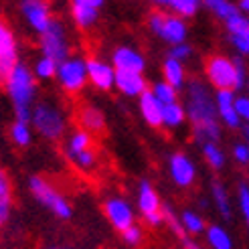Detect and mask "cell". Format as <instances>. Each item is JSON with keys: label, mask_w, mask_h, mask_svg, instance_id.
<instances>
[{"label": "cell", "mask_w": 249, "mask_h": 249, "mask_svg": "<svg viewBox=\"0 0 249 249\" xmlns=\"http://www.w3.org/2000/svg\"><path fill=\"white\" fill-rule=\"evenodd\" d=\"M186 111L193 122V132L195 138L205 144H215L221 136V128L217 122V106L215 99L211 97L207 87L193 79L189 83V91H186Z\"/></svg>", "instance_id": "1"}, {"label": "cell", "mask_w": 249, "mask_h": 249, "mask_svg": "<svg viewBox=\"0 0 249 249\" xmlns=\"http://www.w3.org/2000/svg\"><path fill=\"white\" fill-rule=\"evenodd\" d=\"M8 87V93L15 102V109H17V122L20 124H27L31 120V104H33V97H35V77L33 73L24 67L18 65L12 69L10 77L6 81Z\"/></svg>", "instance_id": "2"}, {"label": "cell", "mask_w": 249, "mask_h": 249, "mask_svg": "<svg viewBox=\"0 0 249 249\" xmlns=\"http://www.w3.org/2000/svg\"><path fill=\"white\" fill-rule=\"evenodd\" d=\"M207 75L219 91L241 89L245 85V67L241 59H227L215 55L207 61Z\"/></svg>", "instance_id": "3"}, {"label": "cell", "mask_w": 249, "mask_h": 249, "mask_svg": "<svg viewBox=\"0 0 249 249\" xmlns=\"http://www.w3.org/2000/svg\"><path fill=\"white\" fill-rule=\"evenodd\" d=\"M41 49L47 59L55 61V63H63L69 53V45L65 39V29L61 27L59 20H51L47 31L41 35Z\"/></svg>", "instance_id": "4"}, {"label": "cell", "mask_w": 249, "mask_h": 249, "mask_svg": "<svg viewBox=\"0 0 249 249\" xmlns=\"http://www.w3.org/2000/svg\"><path fill=\"white\" fill-rule=\"evenodd\" d=\"M148 24L150 29L162 36L164 41L172 43V45H180L184 43V36H186V24L182 22V18L174 17V15H164V12H152L150 18H148Z\"/></svg>", "instance_id": "5"}, {"label": "cell", "mask_w": 249, "mask_h": 249, "mask_svg": "<svg viewBox=\"0 0 249 249\" xmlns=\"http://www.w3.org/2000/svg\"><path fill=\"white\" fill-rule=\"evenodd\" d=\"M31 120L35 124V128L39 134H43L45 138H59L63 134L65 128V122L61 111L55 106H49V104H39L35 107V111L31 114Z\"/></svg>", "instance_id": "6"}, {"label": "cell", "mask_w": 249, "mask_h": 249, "mask_svg": "<svg viewBox=\"0 0 249 249\" xmlns=\"http://www.w3.org/2000/svg\"><path fill=\"white\" fill-rule=\"evenodd\" d=\"M31 191H33V195L39 198V201H41L45 207L51 209L57 217H61V219H69V217H71V207H69V203L53 189L51 184H47L43 178L33 177V178H31Z\"/></svg>", "instance_id": "7"}, {"label": "cell", "mask_w": 249, "mask_h": 249, "mask_svg": "<svg viewBox=\"0 0 249 249\" xmlns=\"http://www.w3.org/2000/svg\"><path fill=\"white\" fill-rule=\"evenodd\" d=\"M57 75L61 85L67 91H79L87 81V67L85 61L81 59H65L63 63H59L57 67Z\"/></svg>", "instance_id": "8"}, {"label": "cell", "mask_w": 249, "mask_h": 249, "mask_svg": "<svg viewBox=\"0 0 249 249\" xmlns=\"http://www.w3.org/2000/svg\"><path fill=\"white\" fill-rule=\"evenodd\" d=\"M106 215L111 221V225L120 231H126L134 225V211L122 198H109L106 203Z\"/></svg>", "instance_id": "9"}, {"label": "cell", "mask_w": 249, "mask_h": 249, "mask_svg": "<svg viewBox=\"0 0 249 249\" xmlns=\"http://www.w3.org/2000/svg\"><path fill=\"white\" fill-rule=\"evenodd\" d=\"M227 31L231 35V43L239 53L249 55V18L237 12L227 20Z\"/></svg>", "instance_id": "10"}, {"label": "cell", "mask_w": 249, "mask_h": 249, "mask_svg": "<svg viewBox=\"0 0 249 249\" xmlns=\"http://www.w3.org/2000/svg\"><path fill=\"white\" fill-rule=\"evenodd\" d=\"M87 79H89L97 89H109L116 83V71L111 69L107 63H102V61H87Z\"/></svg>", "instance_id": "11"}, {"label": "cell", "mask_w": 249, "mask_h": 249, "mask_svg": "<svg viewBox=\"0 0 249 249\" xmlns=\"http://www.w3.org/2000/svg\"><path fill=\"white\" fill-rule=\"evenodd\" d=\"M22 15L27 17V20L31 22V27L35 31H39L41 35L47 31V27L51 24V15H49V8L45 2H36V0H31V2H22Z\"/></svg>", "instance_id": "12"}, {"label": "cell", "mask_w": 249, "mask_h": 249, "mask_svg": "<svg viewBox=\"0 0 249 249\" xmlns=\"http://www.w3.org/2000/svg\"><path fill=\"white\" fill-rule=\"evenodd\" d=\"M114 65L118 71H126V73H140L144 71V57L134 51L130 47H120L114 51Z\"/></svg>", "instance_id": "13"}, {"label": "cell", "mask_w": 249, "mask_h": 249, "mask_svg": "<svg viewBox=\"0 0 249 249\" xmlns=\"http://www.w3.org/2000/svg\"><path fill=\"white\" fill-rule=\"evenodd\" d=\"M215 106H217V116L225 122L229 128H239L241 126V120L237 118V111H235L233 91H217Z\"/></svg>", "instance_id": "14"}, {"label": "cell", "mask_w": 249, "mask_h": 249, "mask_svg": "<svg viewBox=\"0 0 249 249\" xmlns=\"http://www.w3.org/2000/svg\"><path fill=\"white\" fill-rule=\"evenodd\" d=\"M170 177L178 186H189L195 180V164L184 154L170 156Z\"/></svg>", "instance_id": "15"}, {"label": "cell", "mask_w": 249, "mask_h": 249, "mask_svg": "<svg viewBox=\"0 0 249 249\" xmlns=\"http://www.w3.org/2000/svg\"><path fill=\"white\" fill-rule=\"evenodd\" d=\"M99 8H102V0H75L71 12L79 27H91L99 15Z\"/></svg>", "instance_id": "16"}, {"label": "cell", "mask_w": 249, "mask_h": 249, "mask_svg": "<svg viewBox=\"0 0 249 249\" xmlns=\"http://www.w3.org/2000/svg\"><path fill=\"white\" fill-rule=\"evenodd\" d=\"M162 107L164 106L152 95V91L146 89L140 95V111L150 126H162Z\"/></svg>", "instance_id": "17"}, {"label": "cell", "mask_w": 249, "mask_h": 249, "mask_svg": "<svg viewBox=\"0 0 249 249\" xmlns=\"http://www.w3.org/2000/svg\"><path fill=\"white\" fill-rule=\"evenodd\" d=\"M118 89L126 95H142L146 91V81L140 73H126V71H116V83Z\"/></svg>", "instance_id": "18"}, {"label": "cell", "mask_w": 249, "mask_h": 249, "mask_svg": "<svg viewBox=\"0 0 249 249\" xmlns=\"http://www.w3.org/2000/svg\"><path fill=\"white\" fill-rule=\"evenodd\" d=\"M138 205H140V211L144 213V217L154 215V213H160V198H158L156 191H154L148 182H142V184H140Z\"/></svg>", "instance_id": "19"}, {"label": "cell", "mask_w": 249, "mask_h": 249, "mask_svg": "<svg viewBox=\"0 0 249 249\" xmlns=\"http://www.w3.org/2000/svg\"><path fill=\"white\" fill-rule=\"evenodd\" d=\"M79 122H81V126H83V132H99L104 128V114L99 111L97 107H91V106H87L79 111Z\"/></svg>", "instance_id": "20"}, {"label": "cell", "mask_w": 249, "mask_h": 249, "mask_svg": "<svg viewBox=\"0 0 249 249\" xmlns=\"http://www.w3.org/2000/svg\"><path fill=\"white\" fill-rule=\"evenodd\" d=\"M0 59H17L15 36L2 18H0Z\"/></svg>", "instance_id": "21"}, {"label": "cell", "mask_w": 249, "mask_h": 249, "mask_svg": "<svg viewBox=\"0 0 249 249\" xmlns=\"http://www.w3.org/2000/svg\"><path fill=\"white\" fill-rule=\"evenodd\" d=\"M164 77H166V83L172 87V89H178V87H182V83H184V71H182L180 61L166 59V63H164Z\"/></svg>", "instance_id": "22"}, {"label": "cell", "mask_w": 249, "mask_h": 249, "mask_svg": "<svg viewBox=\"0 0 249 249\" xmlns=\"http://www.w3.org/2000/svg\"><path fill=\"white\" fill-rule=\"evenodd\" d=\"M207 239H209V245L213 249H231L233 247V241L229 237V233L219 227V225H211L207 229Z\"/></svg>", "instance_id": "23"}, {"label": "cell", "mask_w": 249, "mask_h": 249, "mask_svg": "<svg viewBox=\"0 0 249 249\" xmlns=\"http://www.w3.org/2000/svg\"><path fill=\"white\" fill-rule=\"evenodd\" d=\"M89 146H91V136L87 132H83V130H79V132H75L71 136V140L67 144V152H69V156L75 158L77 154L89 150Z\"/></svg>", "instance_id": "24"}, {"label": "cell", "mask_w": 249, "mask_h": 249, "mask_svg": "<svg viewBox=\"0 0 249 249\" xmlns=\"http://www.w3.org/2000/svg\"><path fill=\"white\" fill-rule=\"evenodd\" d=\"M184 116H186L184 107L177 102L162 107V124H166V126H170V128L180 126V124L184 122Z\"/></svg>", "instance_id": "25"}, {"label": "cell", "mask_w": 249, "mask_h": 249, "mask_svg": "<svg viewBox=\"0 0 249 249\" xmlns=\"http://www.w3.org/2000/svg\"><path fill=\"white\" fill-rule=\"evenodd\" d=\"M213 196H215V205L219 209V213L229 219L231 217V205H229V195L225 191V186H223L219 180L213 182Z\"/></svg>", "instance_id": "26"}, {"label": "cell", "mask_w": 249, "mask_h": 249, "mask_svg": "<svg viewBox=\"0 0 249 249\" xmlns=\"http://www.w3.org/2000/svg\"><path fill=\"white\" fill-rule=\"evenodd\" d=\"M10 211V184L4 172H0V223L6 221Z\"/></svg>", "instance_id": "27"}, {"label": "cell", "mask_w": 249, "mask_h": 249, "mask_svg": "<svg viewBox=\"0 0 249 249\" xmlns=\"http://www.w3.org/2000/svg\"><path fill=\"white\" fill-rule=\"evenodd\" d=\"M152 95H154L162 106H168V104L177 102V89H172V87H170L166 81L156 83L154 89H152Z\"/></svg>", "instance_id": "28"}, {"label": "cell", "mask_w": 249, "mask_h": 249, "mask_svg": "<svg viewBox=\"0 0 249 249\" xmlns=\"http://www.w3.org/2000/svg\"><path fill=\"white\" fill-rule=\"evenodd\" d=\"M162 4L168 6L170 10H174L177 15H182V17H193L198 8V4L195 0H166Z\"/></svg>", "instance_id": "29"}, {"label": "cell", "mask_w": 249, "mask_h": 249, "mask_svg": "<svg viewBox=\"0 0 249 249\" xmlns=\"http://www.w3.org/2000/svg\"><path fill=\"white\" fill-rule=\"evenodd\" d=\"M180 225H182L184 233H193V235L201 233V231L205 229L203 219L198 217L196 213H191V211H186V213H182V217H180Z\"/></svg>", "instance_id": "30"}, {"label": "cell", "mask_w": 249, "mask_h": 249, "mask_svg": "<svg viewBox=\"0 0 249 249\" xmlns=\"http://www.w3.org/2000/svg\"><path fill=\"white\" fill-rule=\"evenodd\" d=\"M207 6H209L211 10H213L217 17L225 18V20H229L231 17H235V15L239 12V8H237V6H233V4L225 2V0H209Z\"/></svg>", "instance_id": "31"}, {"label": "cell", "mask_w": 249, "mask_h": 249, "mask_svg": "<svg viewBox=\"0 0 249 249\" xmlns=\"http://www.w3.org/2000/svg\"><path fill=\"white\" fill-rule=\"evenodd\" d=\"M203 154L207 158V162L213 168H223V164H225V156H223V152L215 144H205L203 146Z\"/></svg>", "instance_id": "32"}, {"label": "cell", "mask_w": 249, "mask_h": 249, "mask_svg": "<svg viewBox=\"0 0 249 249\" xmlns=\"http://www.w3.org/2000/svg\"><path fill=\"white\" fill-rule=\"evenodd\" d=\"M10 136H12V140H15V144H18V146H27L31 142V130L27 124L17 122L10 130Z\"/></svg>", "instance_id": "33"}, {"label": "cell", "mask_w": 249, "mask_h": 249, "mask_svg": "<svg viewBox=\"0 0 249 249\" xmlns=\"http://www.w3.org/2000/svg\"><path fill=\"white\" fill-rule=\"evenodd\" d=\"M57 67L59 65L55 63V61L43 57L39 63H36V75H39V77H53L57 73Z\"/></svg>", "instance_id": "34"}, {"label": "cell", "mask_w": 249, "mask_h": 249, "mask_svg": "<svg viewBox=\"0 0 249 249\" xmlns=\"http://www.w3.org/2000/svg\"><path fill=\"white\" fill-rule=\"evenodd\" d=\"M75 162H77V166L83 168V170L93 168V166H95V152L89 148V150H85V152H81V154L75 156Z\"/></svg>", "instance_id": "35"}, {"label": "cell", "mask_w": 249, "mask_h": 249, "mask_svg": "<svg viewBox=\"0 0 249 249\" xmlns=\"http://www.w3.org/2000/svg\"><path fill=\"white\" fill-rule=\"evenodd\" d=\"M15 67H17V59H0V83L6 85V81H8L10 73Z\"/></svg>", "instance_id": "36"}, {"label": "cell", "mask_w": 249, "mask_h": 249, "mask_svg": "<svg viewBox=\"0 0 249 249\" xmlns=\"http://www.w3.org/2000/svg\"><path fill=\"white\" fill-rule=\"evenodd\" d=\"M122 235H124V241L130 243V245H138L142 241V229L136 227V225H132L126 231H122Z\"/></svg>", "instance_id": "37"}, {"label": "cell", "mask_w": 249, "mask_h": 249, "mask_svg": "<svg viewBox=\"0 0 249 249\" xmlns=\"http://www.w3.org/2000/svg\"><path fill=\"white\" fill-rule=\"evenodd\" d=\"M235 111H237L239 120L249 122V97H237L235 99Z\"/></svg>", "instance_id": "38"}, {"label": "cell", "mask_w": 249, "mask_h": 249, "mask_svg": "<svg viewBox=\"0 0 249 249\" xmlns=\"http://www.w3.org/2000/svg\"><path fill=\"white\" fill-rule=\"evenodd\" d=\"M239 205H241V211H243V217L249 225V189L245 184L239 186Z\"/></svg>", "instance_id": "39"}, {"label": "cell", "mask_w": 249, "mask_h": 249, "mask_svg": "<svg viewBox=\"0 0 249 249\" xmlns=\"http://www.w3.org/2000/svg\"><path fill=\"white\" fill-rule=\"evenodd\" d=\"M191 55V47L186 45V43H180V45H174L170 49V59L174 61H180V59H186Z\"/></svg>", "instance_id": "40"}, {"label": "cell", "mask_w": 249, "mask_h": 249, "mask_svg": "<svg viewBox=\"0 0 249 249\" xmlns=\"http://www.w3.org/2000/svg\"><path fill=\"white\" fill-rule=\"evenodd\" d=\"M233 156L237 162H249V154H247V146L245 144H237L233 150Z\"/></svg>", "instance_id": "41"}, {"label": "cell", "mask_w": 249, "mask_h": 249, "mask_svg": "<svg viewBox=\"0 0 249 249\" xmlns=\"http://www.w3.org/2000/svg\"><path fill=\"white\" fill-rule=\"evenodd\" d=\"M146 221L150 223V225H158V223H162V221H164V219H162V211H160V213H154V215H148Z\"/></svg>", "instance_id": "42"}, {"label": "cell", "mask_w": 249, "mask_h": 249, "mask_svg": "<svg viewBox=\"0 0 249 249\" xmlns=\"http://www.w3.org/2000/svg\"><path fill=\"white\" fill-rule=\"evenodd\" d=\"M180 241H182V245H184V249H203L201 245H196L195 241H191L189 237H186V235H184V237H180Z\"/></svg>", "instance_id": "43"}, {"label": "cell", "mask_w": 249, "mask_h": 249, "mask_svg": "<svg viewBox=\"0 0 249 249\" xmlns=\"http://www.w3.org/2000/svg\"><path fill=\"white\" fill-rule=\"evenodd\" d=\"M239 6H241V10H245L247 15H249V0H243V2H241Z\"/></svg>", "instance_id": "44"}, {"label": "cell", "mask_w": 249, "mask_h": 249, "mask_svg": "<svg viewBox=\"0 0 249 249\" xmlns=\"http://www.w3.org/2000/svg\"><path fill=\"white\" fill-rule=\"evenodd\" d=\"M243 136L247 138V144H249V126H245V128H243Z\"/></svg>", "instance_id": "45"}, {"label": "cell", "mask_w": 249, "mask_h": 249, "mask_svg": "<svg viewBox=\"0 0 249 249\" xmlns=\"http://www.w3.org/2000/svg\"><path fill=\"white\" fill-rule=\"evenodd\" d=\"M247 154H249V144H247Z\"/></svg>", "instance_id": "46"}]
</instances>
